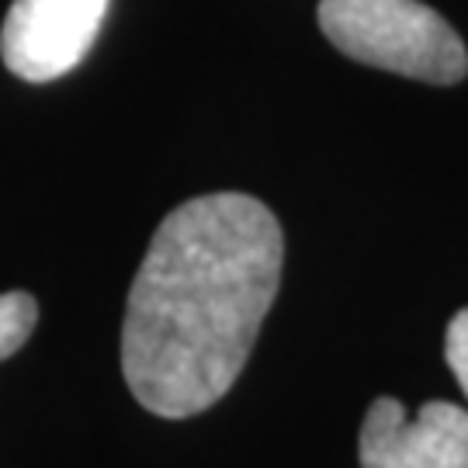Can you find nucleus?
Instances as JSON below:
<instances>
[{"instance_id":"nucleus-5","label":"nucleus","mask_w":468,"mask_h":468,"mask_svg":"<svg viewBox=\"0 0 468 468\" xmlns=\"http://www.w3.org/2000/svg\"><path fill=\"white\" fill-rule=\"evenodd\" d=\"M38 323V302L28 292H7L0 295V361L25 347Z\"/></svg>"},{"instance_id":"nucleus-2","label":"nucleus","mask_w":468,"mask_h":468,"mask_svg":"<svg viewBox=\"0 0 468 468\" xmlns=\"http://www.w3.org/2000/svg\"><path fill=\"white\" fill-rule=\"evenodd\" d=\"M316 17L323 35L354 63L441 87L465 80V42L420 0H319Z\"/></svg>"},{"instance_id":"nucleus-4","label":"nucleus","mask_w":468,"mask_h":468,"mask_svg":"<svg viewBox=\"0 0 468 468\" xmlns=\"http://www.w3.org/2000/svg\"><path fill=\"white\" fill-rule=\"evenodd\" d=\"M357 458L361 468H468V410L434 399L410 417L382 396L365 413Z\"/></svg>"},{"instance_id":"nucleus-1","label":"nucleus","mask_w":468,"mask_h":468,"mask_svg":"<svg viewBox=\"0 0 468 468\" xmlns=\"http://www.w3.org/2000/svg\"><path fill=\"white\" fill-rule=\"evenodd\" d=\"M284 264L264 201L216 191L170 212L135 271L122 323V375L153 417L187 420L236 385Z\"/></svg>"},{"instance_id":"nucleus-3","label":"nucleus","mask_w":468,"mask_h":468,"mask_svg":"<svg viewBox=\"0 0 468 468\" xmlns=\"http://www.w3.org/2000/svg\"><path fill=\"white\" fill-rule=\"evenodd\" d=\"M108 0H15L0 28V59L28 84H49L94 46Z\"/></svg>"},{"instance_id":"nucleus-6","label":"nucleus","mask_w":468,"mask_h":468,"mask_svg":"<svg viewBox=\"0 0 468 468\" xmlns=\"http://www.w3.org/2000/svg\"><path fill=\"white\" fill-rule=\"evenodd\" d=\"M444 357H448V368H452V375L458 378L462 392L468 396V309L454 313V319L448 323Z\"/></svg>"}]
</instances>
